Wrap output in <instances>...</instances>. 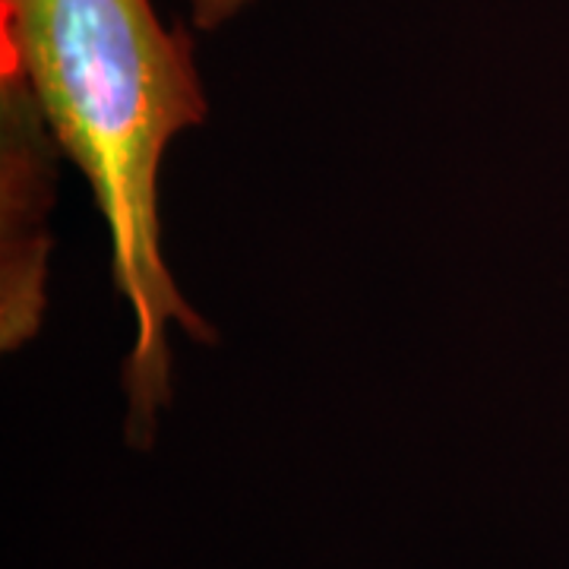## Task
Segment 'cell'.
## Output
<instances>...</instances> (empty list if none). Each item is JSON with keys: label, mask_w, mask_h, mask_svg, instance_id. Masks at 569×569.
<instances>
[{"label": "cell", "mask_w": 569, "mask_h": 569, "mask_svg": "<svg viewBox=\"0 0 569 569\" xmlns=\"http://www.w3.org/2000/svg\"><path fill=\"white\" fill-rule=\"evenodd\" d=\"M190 3V20L197 29H219L228 20H234L241 10H247L253 0H187Z\"/></svg>", "instance_id": "cell-3"}, {"label": "cell", "mask_w": 569, "mask_h": 569, "mask_svg": "<svg viewBox=\"0 0 569 569\" xmlns=\"http://www.w3.org/2000/svg\"><path fill=\"white\" fill-rule=\"evenodd\" d=\"M0 342L22 348L44 310V219L54 197V149H61L13 63L0 61Z\"/></svg>", "instance_id": "cell-2"}, {"label": "cell", "mask_w": 569, "mask_h": 569, "mask_svg": "<svg viewBox=\"0 0 569 569\" xmlns=\"http://www.w3.org/2000/svg\"><path fill=\"white\" fill-rule=\"evenodd\" d=\"M0 61L13 63L61 152L89 181L111 244V282L137 323L123 361L127 437L149 447L171 399V326L212 329L162 257L159 171L171 140L206 121L193 39L152 0H0Z\"/></svg>", "instance_id": "cell-1"}]
</instances>
